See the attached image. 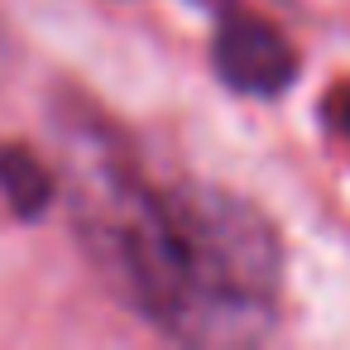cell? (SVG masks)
Masks as SVG:
<instances>
[{"instance_id": "cell-1", "label": "cell", "mask_w": 350, "mask_h": 350, "mask_svg": "<svg viewBox=\"0 0 350 350\" xmlns=\"http://www.w3.org/2000/svg\"><path fill=\"white\" fill-rule=\"evenodd\" d=\"M72 187L92 254L154 326L197 345H250L273 326L283 254L245 197L206 183L154 192L87 139H72Z\"/></svg>"}, {"instance_id": "cell-2", "label": "cell", "mask_w": 350, "mask_h": 350, "mask_svg": "<svg viewBox=\"0 0 350 350\" xmlns=\"http://www.w3.org/2000/svg\"><path fill=\"white\" fill-rule=\"evenodd\" d=\"M211 58H216L221 82L230 92H245V96H278L297 77L293 44L273 25H264L254 15H230L221 25V34H216Z\"/></svg>"}, {"instance_id": "cell-3", "label": "cell", "mask_w": 350, "mask_h": 350, "mask_svg": "<svg viewBox=\"0 0 350 350\" xmlns=\"http://www.w3.org/2000/svg\"><path fill=\"white\" fill-rule=\"evenodd\" d=\"M0 192L10 197L15 216H39L53 197V173L29 149H0Z\"/></svg>"}, {"instance_id": "cell-4", "label": "cell", "mask_w": 350, "mask_h": 350, "mask_svg": "<svg viewBox=\"0 0 350 350\" xmlns=\"http://www.w3.org/2000/svg\"><path fill=\"white\" fill-rule=\"evenodd\" d=\"M331 116H336V125H340V130L350 135V87H345V92H340V96L331 101Z\"/></svg>"}]
</instances>
